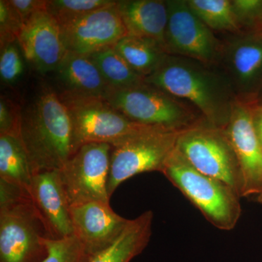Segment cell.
Masks as SVG:
<instances>
[{
	"mask_svg": "<svg viewBox=\"0 0 262 262\" xmlns=\"http://www.w3.org/2000/svg\"><path fill=\"white\" fill-rule=\"evenodd\" d=\"M154 214L146 211L127 227L115 243L101 252L91 256L89 262H130L144 251L151 236Z\"/></svg>",
	"mask_w": 262,
	"mask_h": 262,
	"instance_id": "d6986e66",
	"label": "cell"
},
{
	"mask_svg": "<svg viewBox=\"0 0 262 262\" xmlns=\"http://www.w3.org/2000/svg\"><path fill=\"white\" fill-rule=\"evenodd\" d=\"M33 173L20 138L0 135V180L29 192Z\"/></svg>",
	"mask_w": 262,
	"mask_h": 262,
	"instance_id": "ffe728a7",
	"label": "cell"
},
{
	"mask_svg": "<svg viewBox=\"0 0 262 262\" xmlns=\"http://www.w3.org/2000/svg\"><path fill=\"white\" fill-rule=\"evenodd\" d=\"M18 43L24 58L41 73L57 70L68 53L60 26L47 10L24 24Z\"/></svg>",
	"mask_w": 262,
	"mask_h": 262,
	"instance_id": "5bb4252c",
	"label": "cell"
},
{
	"mask_svg": "<svg viewBox=\"0 0 262 262\" xmlns=\"http://www.w3.org/2000/svg\"><path fill=\"white\" fill-rule=\"evenodd\" d=\"M259 32H262V27H261V29H260Z\"/></svg>",
	"mask_w": 262,
	"mask_h": 262,
	"instance_id": "d6a6232c",
	"label": "cell"
},
{
	"mask_svg": "<svg viewBox=\"0 0 262 262\" xmlns=\"http://www.w3.org/2000/svg\"><path fill=\"white\" fill-rule=\"evenodd\" d=\"M18 42L9 43L1 47L0 76L7 83H13L24 72V62Z\"/></svg>",
	"mask_w": 262,
	"mask_h": 262,
	"instance_id": "4316f807",
	"label": "cell"
},
{
	"mask_svg": "<svg viewBox=\"0 0 262 262\" xmlns=\"http://www.w3.org/2000/svg\"><path fill=\"white\" fill-rule=\"evenodd\" d=\"M187 4L211 30L232 34L242 32L232 8V0H187Z\"/></svg>",
	"mask_w": 262,
	"mask_h": 262,
	"instance_id": "603a6c76",
	"label": "cell"
},
{
	"mask_svg": "<svg viewBox=\"0 0 262 262\" xmlns=\"http://www.w3.org/2000/svg\"><path fill=\"white\" fill-rule=\"evenodd\" d=\"M162 173L212 225L225 231L236 227L242 213L238 194L225 182L196 170L177 147Z\"/></svg>",
	"mask_w": 262,
	"mask_h": 262,
	"instance_id": "277c9868",
	"label": "cell"
},
{
	"mask_svg": "<svg viewBox=\"0 0 262 262\" xmlns=\"http://www.w3.org/2000/svg\"><path fill=\"white\" fill-rule=\"evenodd\" d=\"M182 131L155 127L112 146L108 196L111 198L122 182L134 176L151 171L163 173Z\"/></svg>",
	"mask_w": 262,
	"mask_h": 262,
	"instance_id": "ba28073f",
	"label": "cell"
},
{
	"mask_svg": "<svg viewBox=\"0 0 262 262\" xmlns=\"http://www.w3.org/2000/svg\"><path fill=\"white\" fill-rule=\"evenodd\" d=\"M20 139L33 176L59 170L76 152L68 111L56 93L44 89L22 115Z\"/></svg>",
	"mask_w": 262,
	"mask_h": 262,
	"instance_id": "7a4b0ae2",
	"label": "cell"
},
{
	"mask_svg": "<svg viewBox=\"0 0 262 262\" xmlns=\"http://www.w3.org/2000/svg\"><path fill=\"white\" fill-rule=\"evenodd\" d=\"M232 8L242 32L262 27V0H232Z\"/></svg>",
	"mask_w": 262,
	"mask_h": 262,
	"instance_id": "484cf974",
	"label": "cell"
},
{
	"mask_svg": "<svg viewBox=\"0 0 262 262\" xmlns=\"http://www.w3.org/2000/svg\"><path fill=\"white\" fill-rule=\"evenodd\" d=\"M116 4L115 1L61 27L67 51L89 56L115 48L119 41L128 35Z\"/></svg>",
	"mask_w": 262,
	"mask_h": 262,
	"instance_id": "4fadbf2b",
	"label": "cell"
},
{
	"mask_svg": "<svg viewBox=\"0 0 262 262\" xmlns=\"http://www.w3.org/2000/svg\"><path fill=\"white\" fill-rule=\"evenodd\" d=\"M251 107H252L253 127H254L255 133H256V136H257L258 141L262 146V110L254 107L252 105H251Z\"/></svg>",
	"mask_w": 262,
	"mask_h": 262,
	"instance_id": "4dcf8cb0",
	"label": "cell"
},
{
	"mask_svg": "<svg viewBox=\"0 0 262 262\" xmlns=\"http://www.w3.org/2000/svg\"><path fill=\"white\" fill-rule=\"evenodd\" d=\"M177 149L196 170L225 182L241 198V169L225 128L203 120L181 133Z\"/></svg>",
	"mask_w": 262,
	"mask_h": 262,
	"instance_id": "52a82bcc",
	"label": "cell"
},
{
	"mask_svg": "<svg viewBox=\"0 0 262 262\" xmlns=\"http://www.w3.org/2000/svg\"><path fill=\"white\" fill-rule=\"evenodd\" d=\"M49 253L43 262H89L91 256L75 235L60 239H48Z\"/></svg>",
	"mask_w": 262,
	"mask_h": 262,
	"instance_id": "d4e9b609",
	"label": "cell"
},
{
	"mask_svg": "<svg viewBox=\"0 0 262 262\" xmlns=\"http://www.w3.org/2000/svg\"><path fill=\"white\" fill-rule=\"evenodd\" d=\"M56 71L65 92L105 98L113 89L88 56L68 52Z\"/></svg>",
	"mask_w": 262,
	"mask_h": 262,
	"instance_id": "ac0fdd59",
	"label": "cell"
},
{
	"mask_svg": "<svg viewBox=\"0 0 262 262\" xmlns=\"http://www.w3.org/2000/svg\"><path fill=\"white\" fill-rule=\"evenodd\" d=\"M8 2L24 24L37 12L47 10L48 1L46 0H8Z\"/></svg>",
	"mask_w": 262,
	"mask_h": 262,
	"instance_id": "f546056e",
	"label": "cell"
},
{
	"mask_svg": "<svg viewBox=\"0 0 262 262\" xmlns=\"http://www.w3.org/2000/svg\"><path fill=\"white\" fill-rule=\"evenodd\" d=\"M115 49L127 64L144 79L152 75L168 55L159 43L136 36L122 38Z\"/></svg>",
	"mask_w": 262,
	"mask_h": 262,
	"instance_id": "44dd1931",
	"label": "cell"
},
{
	"mask_svg": "<svg viewBox=\"0 0 262 262\" xmlns=\"http://www.w3.org/2000/svg\"><path fill=\"white\" fill-rule=\"evenodd\" d=\"M144 82L190 103L211 125L225 128L237 98L218 67L168 55Z\"/></svg>",
	"mask_w": 262,
	"mask_h": 262,
	"instance_id": "6da1fadb",
	"label": "cell"
},
{
	"mask_svg": "<svg viewBox=\"0 0 262 262\" xmlns=\"http://www.w3.org/2000/svg\"><path fill=\"white\" fill-rule=\"evenodd\" d=\"M112 146L89 143L81 146L59 169L70 206L91 202L110 203L107 184Z\"/></svg>",
	"mask_w": 262,
	"mask_h": 262,
	"instance_id": "9c48e42d",
	"label": "cell"
},
{
	"mask_svg": "<svg viewBox=\"0 0 262 262\" xmlns=\"http://www.w3.org/2000/svg\"><path fill=\"white\" fill-rule=\"evenodd\" d=\"M24 23L8 0L0 1V43L1 47L18 42Z\"/></svg>",
	"mask_w": 262,
	"mask_h": 262,
	"instance_id": "83f0119b",
	"label": "cell"
},
{
	"mask_svg": "<svg viewBox=\"0 0 262 262\" xmlns=\"http://www.w3.org/2000/svg\"><path fill=\"white\" fill-rule=\"evenodd\" d=\"M225 130L241 169V198L262 203V146L253 127L251 103L237 100Z\"/></svg>",
	"mask_w": 262,
	"mask_h": 262,
	"instance_id": "7c38bea8",
	"label": "cell"
},
{
	"mask_svg": "<svg viewBox=\"0 0 262 262\" xmlns=\"http://www.w3.org/2000/svg\"><path fill=\"white\" fill-rule=\"evenodd\" d=\"M115 2L113 0H51L48 1L47 11L61 28L95 10L113 4Z\"/></svg>",
	"mask_w": 262,
	"mask_h": 262,
	"instance_id": "cb8c5ba5",
	"label": "cell"
},
{
	"mask_svg": "<svg viewBox=\"0 0 262 262\" xmlns=\"http://www.w3.org/2000/svg\"><path fill=\"white\" fill-rule=\"evenodd\" d=\"M105 99L132 121L184 130L204 120L190 103L144 82L123 89H112Z\"/></svg>",
	"mask_w": 262,
	"mask_h": 262,
	"instance_id": "5b68a950",
	"label": "cell"
},
{
	"mask_svg": "<svg viewBox=\"0 0 262 262\" xmlns=\"http://www.w3.org/2000/svg\"><path fill=\"white\" fill-rule=\"evenodd\" d=\"M116 5L128 35L152 39L165 51L168 24L166 1L120 0L117 1Z\"/></svg>",
	"mask_w": 262,
	"mask_h": 262,
	"instance_id": "e0dca14e",
	"label": "cell"
},
{
	"mask_svg": "<svg viewBox=\"0 0 262 262\" xmlns=\"http://www.w3.org/2000/svg\"><path fill=\"white\" fill-rule=\"evenodd\" d=\"M217 67L227 77L237 99L251 102L262 89V32L232 34L222 42Z\"/></svg>",
	"mask_w": 262,
	"mask_h": 262,
	"instance_id": "8fae6325",
	"label": "cell"
},
{
	"mask_svg": "<svg viewBox=\"0 0 262 262\" xmlns=\"http://www.w3.org/2000/svg\"><path fill=\"white\" fill-rule=\"evenodd\" d=\"M48 239L29 193L0 180V262H43Z\"/></svg>",
	"mask_w": 262,
	"mask_h": 262,
	"instance_id": "3957f363",
	"label": "cell"
},
{
	"mask_svg": "<svg viewBox=\"0 0 262 262\" xmlns=\"http://www.w3.org/2000/svg\"><path fill=\"white\" fill-rule=\"evenodd\" d=\"M101 72L106 83L113 89H123L144 82V78L136 73L115 48L88 56Z\"/></svg>",
	"mask_w": 262,
	"mask_h": 262,
	"instance_id": "7402d4cb",
	"label": "cell"
},
{
	"mask_svg": "<svg viewBox=\"0 0 262 262\" xmlns=\"http://www.w3.org/2000/svg\"><path fill=\"white\" fill-rule=\"evenodd\" d=\"M70 213L74 235L91 256L112 246L130 221L115 213L110 203L102 202L72 206Z\"/></svg>",
	"mask_w": 262,
	"mask_h": 262,
	"instance_id": "9a60e30c",
	"label": "cell"
},
{
	"mask_svg": "<svg viewBox=\"0 0 262 262\" xmlns=\"http://www.w3.org/2000/svg\"><path fill=\"white\" fill-rule=\"evenodd\" d=\"M249 103H251L254 107L262 110V89L260 90L259 92L255 96L252 101Z\"/></svg>",
	"mask_w": 262,
	"mask_h": 262,
	"instance_id": "1f68e13d",
	"label": "cell"
},
{
	"mask_svg": "<svg viewBox=\"0 0 262 262\" xmlns=\"http://www.w3.org/2000/svg\"><path fill=\"white\" fill-rule=\"evenodd\" d=\"M29 195L46 225L51 239L74 235L71 206L60 178L59 170L33 176Z\"/></svg>",
	"mask_w": 262,
	"mask_h": 262,
	"instance_id": "2e32d148",
	"label": "cell"
},
{
	"mask_svg": "<svg viewBox=\"0 0 262 262\" xmlns=\"http://www.w3.org/2000/svg\"><path fill=\"white\" fill-rule=\"evenodd\" d=\"M166 2L168 24L165 42L167 53L217 67L222 53V41L193 13L187 0Z\"/></svg>",
	"mask_w": 262,
	"mask_h": 262,
	"instance_id": "30bf717a",
	"label": "cell"
},
{
	"mask_svg": "<svg viewBox=\"0 0 262 262\" xmlns=\"http://www.w3.org/2000/svg\"><path fill=\"white\" fill-rule=\"evenodd\" d=\"M21 110L9 98L2 96L0 100V135L20 138L22 122Z\"/></svg>",
	"mask_w": 262,
	"mask_h": 262,
	"instance_id": "f1b7e54d",
	"label": "cell"
},
{
	"mask_svg": "<svg viewBox=\"0 0 262 262\" xmlns=\"http://www.w3.org/2000/svg\"><path fill=\"white\" fill-rule=\"evenodd\" d=\"M59 96L70 116L76 151L89 143L115 146L158 127L132 121L104 98L65 91Z\"/></svg>",
	"mask_w": 262,
	"mask_h": 262,
	"instance_id": "8992f818",
	"label": "cell"
}]
</instances>
